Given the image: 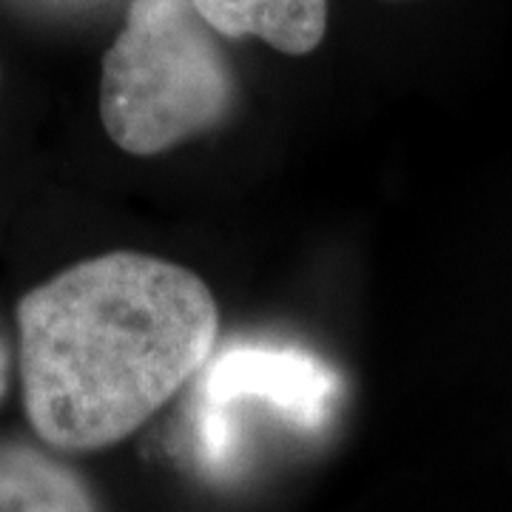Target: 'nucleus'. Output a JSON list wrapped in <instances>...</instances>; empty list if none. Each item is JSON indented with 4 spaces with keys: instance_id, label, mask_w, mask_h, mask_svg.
Returning <instances> with one entry per match:
<instances>
[{
    "instance_id": "obj_3",
    "label": "nucleus",
    "mask_w": 512,
    "mask_h": 512,
    "mask_svg": "<svg viewBox=\"0 0 512 512\" xmlns=\"http://www.w3.org/2000/svg\"><path fill=\"white\" fill-rule=\"evenodd\" d=\"M200 407H225L237 402L271 404L302 427L322 424L330 413L333 379L311 356L291 350H231L208 362Z\"/></svg>"
},
{
    "instance_id": "obj_6",
    "label": "nucleus",
    "mask_w": 512,
    "mask_h": 512,
    "mask_svg": "<svg viewBox=\"0 0 512 512\" xmlns=\"http://www.w3.org/2000/svg\"><path fill=\"white\" fill-rule=\"evenodd\" d=\"M9 382H12V348H9L6 333L0 328V402L9 393Z\"/></svg>"
},
{
    "instance_id": "obj_5",
    "label": "nucleus",
    "mask_w": 512,
    "mask_h": 512,
    "mask_svg": "<svg viewBox=\"0 0 512 512\" xmlns=\"http://www.w3.org/2000/svg\"><path fill=\"white\" fill-rule=\"evenodd\" d=\"M228 40L259 37L282 55H311L328 32V0H191Z\"/></svg>"
},
{
    "instance_id": "obj_4",
    "label": "nucleus",
    "mask_w": 512,
    "mask_h": 512,
    "mask_svg": "<svg viewBox=\"0 0 512 512\" xmlns=\"http://www.w3.org/2000/svg\"><path fill=\"white\" fill-rule=\"evenodd\" d=\"M0 512H103L72 464L29 441L0 439Z\"/></svg>"
},
{
    "instance_id": "obj_1",
    "label": "nucleus",
    "mask_w": 512,
    "mask_h": 512,
    "mask_svg": "<svg viewBox=\"0 0 512 512\" xmlns=\"http://www.w3.org/2000/svg\"><path fill=\"white\" fill-rule=\"evenodd\" d=\"M217 336L194 271L137 251L83 259L18 302L26 419L63 453L114 447L205 370Z\"/></svg>"
},
{
    "instance_id": "obj_2",
    "label": "nucleus",
    "mask_w": 512,
    "mask_h": 512,
    "mask_svg": "<svg viewBox=\"0 0 512 512\" xmlns=\"http://www.w3.org/2000/svg\"><path fill=\"white\" fill-rule=\"evenodd\" d=\"M191 0H131L100 66V120L111 143L157 157L220 128L239 100L237 72Z\"/></svg>"
}]
</instances>
